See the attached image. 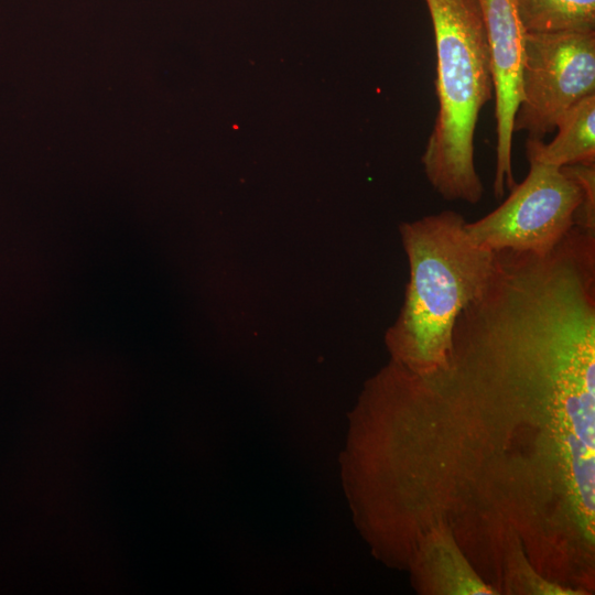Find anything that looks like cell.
<instances>
[{
	"mask_svg": "<svg viewBox=\"0 0 595 595\" xmlns=\"http://www.w3.org/2000/svg\"><path fill=\"white\" fill-rule=\"evenodd\" d=\"M466 220L443 210L400 225L410 279L386 342L397 364L416 375L444 370L459 313L484 291L496 252L476 246Z\"/></svg>",
	"mask_w": 595,
	"mask_h": 595,
	"instance_id": "obj_1",
	"label": "cell"
},
{
	"mask_svg": "<svg viewBox=\"0 0 595 595\" xmlns=\"http://www.w3.org/2000/svg\"><path fill=\"white\" fill-rule=\"evenodd\" d=\"M424 1L434 33L439 110L421 162L440 196L474 205L484 194L475 131L494 97L487 34L477 0Z\"/></svg>",
	"mask_w": 595,
	"mask_h": 595,
	"instance_id": "obj_2",
	"label": "cell"
},
{
	"mask_svg": "<svg viewBox=\"0 0 595 595\" xmlns=\"http://www.w3.org/2000/svg\"><path fill=\"white\" fill-rule=\"evenodd\" d=\"M528 161V175L496 209L466 221L476 246L543 257L573 226L595 231V163L556 167Z\"/></svg>",
	"mask_w": 595,
	"mask_h": 595,
	"instance_id": "obj_3",
	"label": "cell"
},
{
	"mask_svg": "<svg viewBox=\"0 0 595 595\" xmlns=\"http://www.w3.org/2000/svg\"><path fill=\"white\" fill-rule=\"evenodd\" d=\"M595 95V31L526 33L513 132L542 139L559 118Z\"/></svg>",
	"mask_w": 595,
	"mask_h": 595,
	"instance_id": "obj_4",
	"label": "cell"
},
{
	"mask_svg": "<svg viewBox=\"0 0 595 595\" xmlns=\"http://www.w3.org/2000/svg\"><path fill=\"white\" fill-rule=\"evenodd\" d=\"M490 52L495 120L496 166L493 191L496 198L517 183L512 171L513 120L520 100V78L526 32L517 0H477Z\"/></svg>",
	"mask_w": 595,
	"mask_h": 595,
	"instance_id": "obj_5",
	"label": "cell"
},
{
	"mask_svg": "<svg viewBox=\"0 0 595 595\" xmlns=\"http://www.w3.org/2000/svg\"><path fill=\"white\" fill-rule=\"evenodd\" d=\"M555 129L558 133L549 143L528 138V159L556 167L595 163V95L567 109L556 121Z\"/></svg>",
	"mask_w": 595,
	"mask_h": 595,
	"instance_id": "obj_6",
	"label": "cell"
},
{
	"mask_svg": "<svg viewBox=\"0 0 595 595\" xmlns=\"http://www.w3.org/2000/svg\"><path fill=\"white\" fill-rule=\"evenodd\" d=\"M526 33L595 31V0H517Z\"/></svg>",
	"mask_w": 595,
	"mask_h": 595,
	"instance_id": "obj_7",
	"label": "cell"
}]
</instances>
